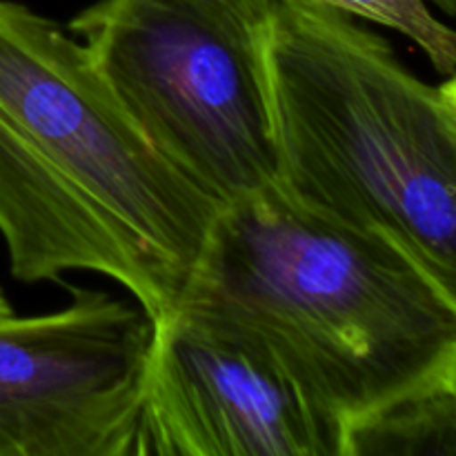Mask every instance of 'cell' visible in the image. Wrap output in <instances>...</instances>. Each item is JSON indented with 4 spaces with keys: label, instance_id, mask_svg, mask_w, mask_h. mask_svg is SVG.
<instances>
[{
    "label": "cell",
    "instance_id": "6da1fadb",
    "mask_svg": "<svg viewBox=\"0 0 456 456\" xmlns=\"http://www.w3.org/2000/svg\"><path fill=\"white\" fill-rule=\"evenodd\" d=\"M218 209L145 141L69 29L0 0V239L13 279L94 272L159 323Z\"/></svg>",
    "mask_w": 456,
    "mask_h": 456
},
{
    "label": "cell",
    "instance_id": "7a4b0ae2",
    "mask_svg": "<svg viewBox=\"0 0 456 456\" xmlns=\"http://www.w3.org/2000/svg\"><path fill=\"white\" fill-rule=\"evenodd\" d=\"M178 307L256 338L346 430L456 387V303L374 232L283 190L218 209Z\"/></svg>",
    "mask_w": 456,
    "mask_h": 456
},
{
    "label": "cell",
    "instance_id": "3957f363",
    "mask_svg": "<svg viewBox=\"0 0 456 456\" xmlns=\"http://www.w3.org/2000/svg\"><path fill=\"white\" fill-rule=\"evenodd\" d=\"M265 53L281 190L395 243L456 303V127L439 87L316 0H276Z\"/></svg>",
    "mask_w": 456,
    "mask_h": 456
},
{
    "label": "cell",
    "instance_id": "277c9868",
    "mask_svg": "<svg viewBox=\"0 0 456 456\" xmlns=\"http://www.w3.org/2000/svg\"><path fill=\"white\" fill-rule=\"evenodd\" d=\"M276 0H94L69 22L145 141L214 203L281 185L267 76Z\"/></svg>",
    "mask_w": 456,
    "mask_h": 456
},
{
    "label": "cell",
    "instance_id": "5b68a950",
    "mask_svg": "<svg viewBox=\"0 0 456 456\" xmlns=\"http://www.w3.org/2000/svg\"><path fill=\"white\" fill-rule=\"evenodd\" d=\"M69 292L0 319V456H134L154 323L134 298Z\"/></svg>",
    "mask_w": 456,
    "mask_h": 456
},
{
    "label": "cell",
    "instance_id": "8992f818",
    "mask_svg": "<svg viewBox=\"0 0 456 456\" xmlns=\"http://www.w3.org/2000/svg\"><path fill=\"white\" fill-rule=\"evenodd\" d=\"M134 456H347V435L263 343L176 307L151 330Z\"/></svg>",
    "mask_w": 456,
    "mask_h": 456
},
{
    "label": "cell",
    "instance_id": "52a82bcc",
    "mask_svg": "<svg viewBox=\"0 0 456 456\" xmlns=\"http://www.w3.org/2000/svg\"><path fill=\"white\" fill-rule=\"evenodd\" d=\"M347 456H456V387L419 396L356 428Z\"/></svg>",
    "mask_w": 456,
    "mask_h": 456
},
{
    "label": "cell",
    "instance_id": "ba28073f",
    "mask_svg": "<svg viewBox=\"0 0 456 456\" xmlns=\"http://www.w3.org/2000/svg\"><path fill=\"white\" fill-rule=\"evenodd\" d=\"M359 20L383 25L412 40L439 74L456 71V29L445 25L426 0H316Z\"/></svg>",
    "mask_w": 456,
    "mask_h": 456
},
{
    "label": "cell",
    "instance_id": "9c48e42d",
    "mask_svg": "<svg viewBox=\"0 0 456 456\" xmlns=\"http://www.w3.org/2000/svg\"><path fill=\"white\" fill-rule=\"evenodd\" d=\"M439 96H441V101H444L445 110H448L450 118H452V123L456 127V71H454V74H450L448 80L441 85Z\"/></svg>",
    "mask_w": 456,
    "mask_h": 456
},
{
    "label": "cell",
    "instance_id": "30bf717a",
    "mask_svg": "<svg viewBox=\"0 0 456 456\" xmlns=\"http://www.w3.org/2000/svg\"><path fill=\"white\" fill-rule=\"evenodd\" d=\"M7 314H12V305H9V301L4 298L3 289H0V319H3V316H7Z\"/></svg>",
    "mask_w": 456,
    "mask_h": 456
}]
</instances>
